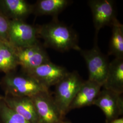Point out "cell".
I'll list each match as a JSON object with an SVG mask.
<instances>
[{"instance_id":"6da1fadb","label":"cell","mask_w":123,"mask_h":123,"mask_svg":"<svg viewBox=\"0 0 123 123\" xmlns=\"http://www.w3.org/2000/svg\"><path fill=\"white\" fill-rule=\"evenodd\" d=\"M37 27V36L44 41V45L60 52L71 50L80 51L78 36L70 26L54 18L51 22Z\"/></svg>"},{"instance_id":"7a4b0ae2","label":"cell","mask_w":123,"mask_h":123,"mask_svg":"<svg viewBox=\"0 0 123 123\" xmlns=\"http://www.w3.org/2000/svg\"><path fill=\"white\" fill-rule=\"evenodd\" d=\"M15 71L5 74L0 80V86L4 92V95L31 98L49 91V88L30 75Z\"/></svg>"},{"instance_id":"3957f363","label":"cell","mask_w":123,"mask_h":123,"mask_svg":"<svg viewBox=\"0 0 123 123\" xmlns=\"http://www.w3.org/2000/svg\"><path fill=\"white\" fill-rule=\"evenodd\" d=\"M84 81L76 71L68 72L56 84L53 98L62 116L64 118Z\"/></svg>"},{"instance_id":"277c9868","label":"cell","mask_w":123,"mask_h":123,"mask_svg":"<svg viewBox=\"0 0 123 123\" xmlns=\"http://www.w3.org/2000/svg\"><path fill=\"white\" fill-rule=\"evenodd\" d=\"M86 62L88 79L103 86L105 81L110 62L107 57L102 53L97 43L89 50L79 51Z\"/></svg>"},{"instance_id":"5b68a950","label":"cell","mask_w":123,"mask_h":123,"mask_svg":"<svg viewBox=\"0 0 123 123\" xmlns=\"http://www.w3.org/2000/svg\"><path fill=\"white\" fill-rule=\"evenodd\" d=\"M37 27L22 20H10L8 40L15 48H24L38 43Z\"/></svg>"},{"instance_id":"8992f818","label":"cell","mask_w":123,"mask_h":123,"mask_svg":"<svg viewBox=\"0 0 123 123\" xmlns=\"http://www.w3.org/2000/svg\"><path fill=\"white\" fill-rule=\"evenodd\" d=\"M35 108L38 123H59L62 116L49 91L31 97Z\"/></svg>"},{"instance_id":"52a82bcc","label":"cell","mask_w":123,"mask_h":123,"mask_svg":"<svg viewBox=\"0 0 123 123\" xmlns=\"http://www.w3.org/2000/svg\"><path fill=\"white\" fill-rule=\"evenodd\" d=\"M15 49L18 65L22 72L32 70L50 61L48 53L39 42L30 46Z\"/></svg>"},{"instance_id":"ba28073f","label":"cell","mask_w":123,"mask_h":123,"mask_svg":"<svg viewBox=\"0 0 123 123\" xmlns=\"http://www.w3.org/2000/svg\"><path fill=\"white\" fill-rule=\"evenodd\" d=\"M95 36L105 26H112L118 19L116 17L114 2L112 0H89Z\"/></svg>"},{"instance_id":"9c48e42d","label":"cell","mask_w":123,"mask_h":123,"mask_svg":"<svg viewBox=\"0 0 123 123\" xmlns=\"http://www.w3.org/2000/svg\"><path fill=\"white\" fill-rule=\"evenodd\" d=\"M98 107L105 117L106 123H110L123 114V99L121 94L103 88L93 103Z\"/></svg>"},{"instance_id":"30bf717a","label":"cell","mask_w":123,"mask_h":123,"mask_svg":"<svg viewBox=\"0 0 123 123\" xmlns=\"http://www.w3.org/2000/svg\"><path fill=\"white\" fill-rule=\"evenodd\" d=\"M30 75L40 84L49 88L55 86L68 73L65 68L59 66L51 61L35 69L23 72Z\"/></svg>"},{"instance_id":"8fae6325","label":"cell","mask_w":123,"mask_h":123,"mask_svg":"<svg viewBox=\"0 0 123 123\" xmlns=\"http://www.w3.org/2000/svg\"><path fill=\"white\" fill-rule=\"evenodd\" d=\"M102 86L88 79L80 87L69 107V111L93 105Z\"/></svg>"},{"instance_id":"7c38bea8","label":"cell","mask_w":123,"mask_h":123,"mask_svg":"<svg viewBox=\"0 0 123 123\" xmlns=\"http://www.w3.org/2000/svg\"><path fill=\"white\" fill-rule=\"evenodd\" d=\"M3 100L12 110L29 123H38L35 108L31 98L4 95Z\"/></svg>"},{"instance_id":"4fadbf2b","label":"cell","mask_w":123,"mask_h":123,"mask_svg":"<svg viewBox=\"0 0 123 123\" xmlns=\"http://www.w3.org/2000/svg\"><path fill=\"white\" fill-rule=\"evenodd\" d=\"M0 11L10 20L24 21L33 13V5L25 0H0Z\"/></svg>"},{"instance_id":"5bb4252c","label":"cell","mask_w":123,"mask_h":123,"mask_svg":"<svg viewBox=\"0 0 123 123\" xmlns=\"http://www.w3.org/2000/svg\"><path fill=\"white\" fill-rule=\"evenodd\" d=\"M104 88L122 94L123 92V58H115L110 62Z\"/></svg>"},{"instance_id":"9a60e30c","label":"cell","mask_w":123,"mask_h":123,"mask_svg":"<svg viewBox=\"0 0 123 123\" xmlns=\"http://www.w3.org/2000/svg\"><path fill=\"white\" fill-rule=\"evenodd\" d=\"M72 2L69 0H38L33 5V13L37 16L49 15L56 18Z\"/></svg>"},{"instance_id":"2e32d148","label":"cell","mask_w":123,"mask_h":123,"mask_svg":"<svg viewBox=\"0 0 123 123\" xmlns=\"http://www.w3.org/2000/svg\"><path fill=\"white\" fill-rule=\"evenodd\" d=\"M18 65L15 49L9 43L0 41V72H12Z\"/></svg>"},{"instance_id":"e0dca14e","label":"cell","mask_w":123,"mask_h":123,"mask_svg":"<svg viewBox=\"0 0 123 123\" xmlns=\"http://www.w3.org/2000/svg\"><path fill=\"white\" fill-rule=\"evenodd\" d=\"M109 54L115 58H123V26L117 20L111 26Z\"/></svg>"},{"instance_id":"ac0fdd59","label":"cell","mask_w":123,"mask_h":123,"mask_svg":"<svg viewBox=\"0 0 123 123\" xmlns=\"http://www.w3.org/2000/svg\"><path fill=\"white\" fill-rule=\"evenodd\" d=\"M0 121L1 123H30L7 105L3 99L0 102Z\"/></svg>"},{"instance_id":"d6986e66","label":"cell","mask_w":123,"mask_h":123,"mask_svg":"<svg viewBox=\"0 0 123 123\" xmlns=\"http://www.w3.org/2000/svg\"><path fill=\"white\" fill-rule=\"evenodd\" d=\"M10 20L0 11V41L9 43V31Z\"/></svg>"},{"instance_id":"ffe728a7","label":"cell","mask_w":123,"mask_h":123,"mask_svg":"<svg viewBox=\"0 0 123 123\" xmlns=\"http://www.w3.org/2000/svg\"><path fill=\"white\" fill-rule=\"evenodd\" d=\"M109 123H123V118H119L111 121Z\"/></svg>"},{"instance_id":"44dd1931","label":"cell","mask_w":123,"mask_h":123,"mask_svg":"<svg viewBox=\"0 0 123 123\" xmlns=\"http://www.w3.org/2000/svg\"><path fill=\"white\" fill-rule=\"evenodd\" d=\"M59 123H72L69 121H65L64 120V119L62 120L61 121H60Z\"/></svg>"},{"instance_id":"7402d4cb","label":"cell","mask_w":123,"mask_h":123,"mask_svg":"<svg viewBox=\"0 0 123 123\" xmlns=\"http://www.w3.org/2000/svg\"><path fill=\"white\" fill-rule=\"evenodd\" d=\"M3 97H4V96H2L1 94H0V102L3 99Z\"/></svg>"},{"instance_id":"603a6c76","label":"cell","mask_w":123,"mask_h":123,"mask_svg":"<svg viewBox=\"0 0 123 123\" xmlns=\"http://www.w3.org/2000/svg\"><path fill=\"white\" fill-rule=\"evenodd\" d=\"M0 123H1V122H0Z\"/></svg>"}]
</instances>
